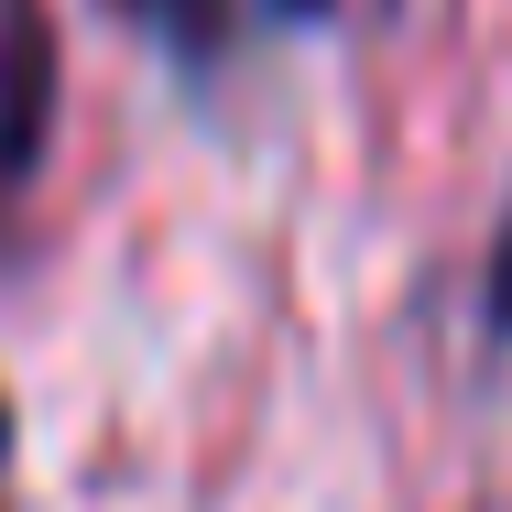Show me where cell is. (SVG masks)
I'll return each instance as SVG.
<instances>
[{
	"label": "cell",
	"mask_w": 512,
	"mask_h": 512,
	"mask_svg": "<svg viewBox=\"0 0 512 512\" xmlns=\"http://www.w3.org/2000/svg\"><path fill=\"white\" fill-rule=\"evenodd\" d=\"M44 131H55V22L44 0H0V186L44 164Z\"/></svg>",
	"instance_id": "obj_1"
},
{
	"label": "cell",
	"mask_w": 512,
	"mask_h": 512,
	"mask_svg": "<svg viewBox=\"0 0 512 512\" xmlns=\"http://www.w3.org/2000/svg\"><path fill=\"white\" fill-rule=\"evenodd\" d=\"M109 11H131L186 77H218V55L240 44V0H109Z\"/></svg>",
	"instance_id": "obj_2"
},
{
	"label": "cell",
	"mask_w": 512,
	"mask_h": 512,
	"mask_svg": "<svg viewBox=\"0 0 512 512\" xmlns=\"http://www.w3.org/2000/svg\"><path fill=\"white\" fill-rule=\"evenodd\" d=\"M491 338H512V218H502V240H491Z\"/></svg>",
	"instance_id": "obj_3"
},
{
	"label": "cell",
	"mask_w": 512,
	"mask_h": 512,
	"mask_svg": "<svg viewBox=\"0 0 512 512\" xmlns=\"http://www.w3.org/2000/svg\"><path fill=\"white\" fill-rule=\"evenodd\" d=\"M273 22H316V11H338V0H262Z\"/></svg>",
	"instance_id": "obj_4"
},
{
	"label": "cell",
	"mask_w": 512,
	"mask_h": 512,
	"mask_svg": "<svg viewBox=\"0 0 512 512\" xmlns=\"http://www.w3.org/2000/svg\"><path fill=\"white\" fill-rule=\"evenodd\" d=\"M0 469H11V414H0Z\"/></svg>",
	"instance_id": "obj_5"
}]
</instances>
